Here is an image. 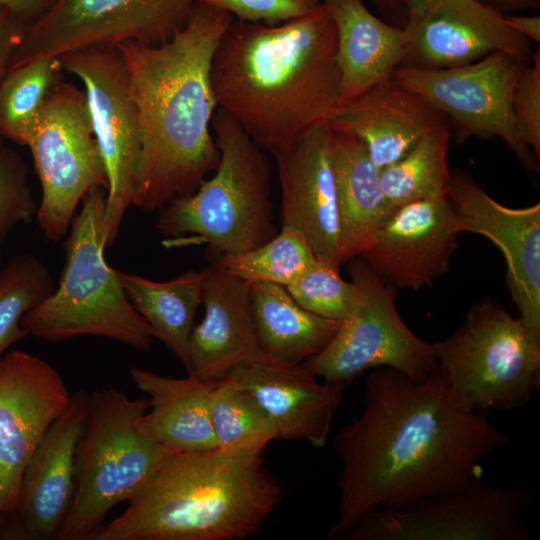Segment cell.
Listing matches in <instances>:
<instances>
[{"mask_svg": "<svg viewBox=\"0 0 540 540\" xmlns=\"http://www.w3.org/2000/svg\"><path fill=\"white\" fill-rule=\"evenodd\" d=\"M510 442L465 405L436 369L415 380L390 367L366 378L364 407L333 440L341 464L335 540L374 509H403L483 481L484 458Z\"/></svg>", "mask_w": 540, "mask_h": 540, "instance_id": "obj_1", "label": "cell"}, {"mask_svg": "<svg viewBox=\"0 0 540 540\" xmlns=\"http://www.w3.org/2000/svg\"><path fill=\"white\" fill-rule=\"evenodd\" d=\"M235 18L197 0L189 19L159 45L117 44L125 62L141 134L139 183L132 206L163 208L194 193L220 161L211 121L218 108L211 84L218 43Z\"/></svg>", "mask_w": 540, "mask_h": 540, "instance_id": "obj_2", "label": "cell"}, {"mask_svg": "<svg viewBox=\"0 0 540 540\" xmlns=\"http://www.w3.org/2000/svg\"><path fill=\"white\" fill-rule=\"evenodd\" d=\"M219 109L265 151L325 123L337 106L336 30L324 4L278 25L234 19L211 67Z\"/></svg>", "mask_w": 540, "mask_h": 540, "instance_id": "obj_3", "label": "cell"}, {"mask_svg": "<svg viewBox=\"0 0 540 540\" xmlns=\"http://www.w3.org/2000/svg\"><path fill=\"white\" fill-rule=\"evenodd\" d=\"M282 494L263 452L173 453L92 540H239L262 528Z\"/></svg>", "mask_w": 540, "mask_h": 540, "instance_id": "obj_4", "label": "cell"}, {"mask_svg": "<svg viewBox=\"0 0 540 540\" xmlns=\"http://www.w3.org/2000/svg\"><path fill=\"white\" fill-rule=\"evenodd\" d=\"M106 197L105 187H95L83 198L65 241L59 284L24 314L21 326L46 341L101 336L145 351L153 332L128 299L120 271L104 256Z\"/></svg>", "mask_w": 540, "mask_h": 540, "instance_id": "obj_5", "label": "cell"}, {"mask_svg": "<svg viewBox=\"0 0 540 540\" xmlns=\"http://www.w3.org/2000/svg\"><path fill=\"white\" fill-rule=\"evenodd\" d=\"M211 129L220 152L214 175L160 209L158 232L176 242L191 235L212 255L254 249L278 233L271 202L272 163L241 126L217 108Z\"/></svg>", "mask_w": 540, "mask_h": 540, "instance_id": "obj_6", "label": "cell"}, {"mask_svg": "<svg viewBox=\"0 0 540 540\" xmlns=\"http://www.w3.org/2000/svg\"><path fill=\"white\" fill-rule=\"evenodd\" d=\"M148 399L104 387L89 395L74 495L55 539L92 540L110 510L142 489L173 454L139 426Z\"/></svg>", "mask_w": 540, "mask_h": 540, "instance_id": "obj_7", "label": "cell"}, {"mask_svg": "<svg viewBox=\"0 0 540 540\" xmlns=\"http://www.w3.org/2000/svg\"><path fill=\"white\" fill-rule=\"evenodd\" d=\"M454 394L480 412L525 406L540 385V330L495 301L475 304L446 338L431 343Z\"/></svg>", "mask_w": 540, "mask_h": 540, "instance_id": "obj_8", "label": "cell"}, {"mask_svg": "<svg viewBox=\"0 0 540 540\" xmlns=\"http://www.w3.org/2000/svg\"><path fill=\"white\" fill-rule=\"evenodd\" d=\"M356 296L330 343L301 365L322 381L346 386L368 370L390 367L415 380L437 369L431 343L399 316L394 286L360 256L348 267Z\"/></svg>", "mask_w": 540, "mask_h": 540, "instance_id": "obj_9", "label": "cell"}, {"mask_svg": "<svg viewBox=\"0 0 540 540\" xmlns=\"http://www.w3.org/2000/svg\"><path fill=\"white\" fill-rule=\"evenodd\" d=\"M24 146L41 184L38 224L48 240L58 241L86 194L108 187L85 92L73 83L56 82Z\"/></svg>", "mask_w": 540, "mask_h": 540, "instance_id": "obj_10", "label": "cell"}, {"mask_svg": "<svg viewBox=\"0 0 540 540\" xmlns=\"http://www.w3.org/2000/svg\"><path fill=\"white\" fill-rule=\"evenodd\" d=\"M62 69L84 87L92 127L108 180L104 218L106 247L117 240L137 191L141 134L125 62L116 45L96 44L59 56Z\"/></svg>", "mask_w": 540, "mask_h": 540, "instance_id": "obj_11", "label": "cell"}, {"mask_svg": "<svg viewBox=\"0 0 540 540\" xmlns=\"http://www.w3.org/2000/svg\"><path fill=\"white\" fill-rule=\"evenodd\" d=\"M532 497L481 481L403 509L371 510L335 540H528Z\"/></svg>", "mask_w": 540, "mask_h": 540, "instance_id": "obj_12", "label": "cell"}, {"mask_svg": "<svg viewBox=\"0 0 540 540\" xmlns=\"http://www.w3.org/2000/svg\"><path fill=\"white\" fill-rule=\"evenodd\" d=\"M527 64L502 52L450 68L398 66L391 79L415 92L455 124L459 136L498 137L528 174L540 162L523 142L512 114V96Z\"/></svg>", "mask_w": 540, "mask_h": 540, "instance_id": "obj_13", "label": "cell"}, {"mask_svg": "<svg viewBox=\"0 0 540 540\" xmlns=\"http://www.w3.org/2000/svg\"><path fill=\"white\" fill-rule=\"evenodd\" d=\"M196 1L54 0L28 28L9 69L96 44H162L184 28Z\"/></svg>", "mask_w": 540, "mask_h": 540, "instance_id": "obj_14", "label": "cell"}, {"mask_svg": "<svg viewBox=\"0 0 540 540\" xmlns=\"http://www.w3.org/2000/svg\"><path fill=\"white\" fill-rule=\"evenodd\" d=\"M70 398L41 357L12 350L0 358V521L15 512L25 469Z\"/></svg>", "mask_w": 540, "mask_h": 540, "instance_id": "obj_15", "label": "cell"}, {"mask_svg": "<svg viewBox=\"0 0 540 540\" xmlns=\"http://www.w3.org/2000/svg\"><path fill=\"white\" fill-rule=\"evenodd\" d=\"M460 233L448 196L413 201L389 213L360 257L387 283L419 290L449 271Z\"/></svg>", "mask_w": 540, "mask_h": 540, "instance_id": "obj_16", "label": "cell"}, {"mask_svg": "<svg viewBox=\"0 0 540 540\" xmlns=\"http://www.w3.org/2000/svg\"><path fill=\"white\" fill-rule=\"evenodd\" d=\"M407 45L401 65L450 68L505 53L530 63L532 43L513 31L504 14L479 0H440L404 27Z\"/></svg>", "mask_w": 540, "mask_h": 540, "instance_id": "obj_17", "label": "cell"}, {"mask_svg": "<svg viewBox=\"0 0 540 540\" xmlns=\"http://www.w3.org/2000/svg\"><path fill=\"white\" fill-rule=\"evenodd\" d=\"M448 198L461 218L462 231L485 236L503 253L507 283L521 320L540 330V203L504 206L465 172H451Z\"/></svg>", "mask_w": 540, "mask_h": 540, "instance_id": "obj_18", "label": "cell"}, {"mask_svg": "<svg viewBox=\"0 0 540 540\" xmlns=\"http://www.w3.org/2000/svg\"><path fill=\"white\" fill-rule=\"evenodd\" d=\"M89 395H71L64 411L47 430L22 479L20 497L8 538L50 540L64 521L75 489L76 453L84 432Z\"/></svg>", "mask_w": 540, "mask_h": 540, "instance_id": "obj_19", "label": "cell"}, {"mask_svg": "<svg viewBox=\"0 0 540 540\" xmlns=\"http://www.w3.org/2000/svg\"><path fill=\"white\" fill-rule=\"evenodd\" d=\"M281 188V225L300 232L316 257L340 261L330 131L319 125L273 150Z\"/></svg>", "mask_w": 540, "mask_h": 540, "instance_id": "obj_20", "label": "cell"}, {"mask_svg": "<svg viewBox=\"0 0 540 540\" xmlns=\"http://www.w3.org/2000/svg\"><path fill=\"white\" fill-rule=\"evenodd\" d=\"M202 273L205 313L190 336L184 364L187 374L220 380L240 365L270 359L256 335L250 283L213 261Z\"/></svg>", "mask_w": 540, "mask_h": 540, "instance_id": "obj_21", "label": "cell"}, {"mask_svg": "<svg viewBox=\"0 0 540 540\" xmlns=\"http://www.w3.org/2000/svg\"><path fill=\"white\" fill-rule=\"evenodd\" d=\"M226 377L247 390L272 419L280 440L326 445L345 386L328 383L301 364L272 359L234 368Z\"/></svg>", "mask_w": 540, "mask_h": 540, "instance_id": "obj_22", "label": "cell"}, {"mask_svg": "<svg viewBox=\"0 0 540 540\" xmlns=\"http://www.w3.org/2000/svg\"><path fill=\"white\" fill-rule=\"evenodd\" d=\"M445 121L448 118L421 96L390 79L335 107L324 125L360 140L382 169Z\"/></svg>", "mask_w": 540, "mask_h": 540, "instance_id": "obj_23", "label": "cell"}, {"mask_svg": "<svg viewBox=\"0 0 540 540\" xmlns=\"http://www.w3.org/2000/svg\"><path fill=\"white\" fill-rule=\"evenodd\" d=\"M336 30L340 89L337 106L391 79L401 65L407 33L371 13L363 0H322ZM336 106V107H337Z\"/></svg>", "mask_w": 540, "mask_h": 540, "instance_id": "obj_24", "label": "cell"}, {"mask_svg": "<svg viewBox=\"0 0 540 540\" xmlns=\"http://www.w3.org/2000/svg\"><path fill=\"white\" fill-rule=\"evenodd\" d=\"M129 375L148 396V409L139 420L148 436L173 453L217 449L209 398L218 380L169 377L141 367L130 368Z\"/></svg>", "mask_w": 540, "mask_h": 540, "instance_id": "obj_25", "label": "cell"}, {"mask_svg": "<svg viewBox=\"0 0 540 540\" xmlns=\"http://www.w3.org/2000/svg\"><path fill=\"white\" fill-rule=\"evenodd\" d=\"M329 131L342 264L370 247L388 213L380 169L364 144L352 135Z\"/></svg>", "mask_w": 540, "mask_h": 540, "instance_id": "obj_26", "label": "cell"}, {"mask_svg": "<svg viewBox=\"0 0 540 540\" xmlns=\"http://www.w3.org/2000/svg\"><path fill=\"white\" fill-rule=\"evenodd\" d=\"M250 295L259 344L274 361L300 365L321 352L340 327V321L301 307L282 285L250 283Z\"/></svg>", "mask_w": 540, "mask_h": 540, "instance_id": "obj_27", "label": "cell"}, {"mask_svg": "<svg viewBox=\"0 0 540 540\" xmlns=\"http://www.w3.org/2000/svg\"><path fill=\"white\" fill-rule=\"evenodd\" d=\"M125 293L155 338L184 366L194 319L202 304L203 273L188 270L167 282L120 272Z\"/></svg>", "mask_w": 540, "mask_h": 540, "instance_id": "obj_28", "label": "cell"}, {"mask_svg": "<svg viewBox=\"0 0 540 540\" xmlns=\"http://www.w3.org/2000/svg\"><path fill=\"white\" fill-rule=\"evenodd\" d=\"M449 121L436 126L400 159L380 169L387 213L418 200L447 196L451 184L448 166Z\"/></svg>", "mask_w": 540, "mask_h": 540, "instance_id": "obj_29", "label": "cell"}, {"mask_svg": "<svg viewBox=\"0 0 540 540\" xmlns=\"http://www.w3.org/2000/svg\"><path fill=\"white\" fill-rule=\"evenodd\" d=\"M209 410L217 448L235 452H263L278 439L266 411L244 388L228 377L217 381L209 398Z\"/></svg>", "mask_w": 540, "mask_h": 540, "instance_id": "obj_30", "label": "cell"}, {"mask_svg": "<svg viewBox=\"0 0 540 540\" xmlns=\"http://www.w3.org/2000/svg\"><path fill=\"white\" fill-rule=\"evenodd\" d=\"M59 57L29 60L8 70L0 84V136L24 145L44 106L60 80Z\"/></svg>", "mask_w": 540, "mask_h": 540, "instance_id": "obj_31", "label": "cell"}, {"mask_svg": "<svg viewBox=\"0 0 540 540\" xmlns=\"http://www.w3.org/2000/svg\"><path fill=\"white\" fill-rule=\"evenodd\" d=\"M316 256L297 230L281 227L268 242L248 251L212 255V261L229 274L249 283H273L287 287L300 279Z\"/></svg>", "mask_w": 540, "mask_h": 540, "instance_id": "obj_32", "label": "cell"}, {"mask_svg": "<svg viewBox=\"0 0 540 540\" xmlns=\"http://www.w3.org/2000/svg\"><path fill=\"white\" fill-rule=\"evenodd\" d=\"M54 288L51 271L32 254H17L0 269V358L28 335L22 317Z\"/></svg>", "mask_w": 540, "mask_h": 540, "instance_id": "obj_33", "label": "cell"}, {"mask_svg": "<svg viewBox=\"0 0 540 540\" xmlns=\"http://www.w3.org/2000/svg\"><path fill=\"white\" fill-rule=\"evenodd\" d=\"M339 266L333 260L316 257L311 268L286 289L304 309L342 322L353 306L356 290L352 282L342 279Z\"/></svg>", "mask_w": 540, "mask_h": 540, "instance_id": "obj_34", "label": "cell"}, {"mask_svg": "<svg viewBox=\"0 0 540 540\" xmlns=\"http://www.w3.org/2000/svg\"><path fill=\"white\" fill-rule=\"evenodd\" d=\"M25 161L0 136V259L9 234L37 213Z\"/></svg>", "mask_w": 540, "mask_h": 540, "instance_id": "obj_35", "label": "cell"}, {"mask_svg": "<svg viewBox=\"0 0 540 540\" xmlns=\"http://www.w3.org/2000/svg\"><path fill=\"white\" fill-rule=\"evenodd\" d=\"M512 114L523 142L540 160V50L524 66L512 96Z\"/></svg>", "mask_w": 540, "mask_h": 540, "instance_id": "obj_36", "label": "cell"}, {"mask_svg": "<svg viewBox=\"0 0 540 540\" xmlns=\"http://www.w3.org/2000/svg\"><path fill=\"white\" fill-rule=\"evenodd\" d=\"M236 20L278 25L316 10L322 0H204Z\"/></svg>", "mask_w": 540, "mask_h": 540, "instance_id": "obj_37", "label": "cell"}, {"mask_svg": "<svg viewBox=\"0 0 540 540\" xmlns=\"http://www.w3.org/2000/svg\"><path fill=\"white\" fill-rule=\"evenodd\" d=\"M33 22L0 2V84L10 68L14 53Z\"/></svg>", "mask_w": 540, "mask_h": 540, "instance_id": "obj_38", "label": "cell"}, {"mask_svg": "<svg viewBox=\"0 0 540 540\" xmlns=\"http://www.w3.org/2000/svg\"><path fill=\"white\" fill-rule=\"evenodd\" d=\"M506 24L531 43L540 42V17L537 15L504 14Z\"/></svg>", "mask_w": 540, "mask_h": 540, "instance_id": "obj_39", "label": "cell"}, {"mask_svg": "<svg viewBox=\"0 0 540 540\" xmlns=\"http://www.w3.org/2000/svg\"><path fill=\"white\" fill-rule=\"evenodd\" d=\"M383 20L404 28L408 22L407 12L400 0H369Z\"/></svg>", "mask_w": 540, "mask_h": 540, "instance_id": "obj_40", "label": "cell"}, {"mask_svg": "<svg viewBox=\"0 0 540 540\" xmlns=\"http://www.w3.org/2000/svg\"><path fill=\"white\" fill-rule=\"evenodd\" d=\"M0 2L35 21L50 8L54 0H0Z\"/></svg>", "mask_w": 540, "mask_h": 540, "instance_id": "obj_41", "label": "cell"}, {"mask_svg": "<svg viewBox=\"0 0 540 540\" xmlns=\"http://www.w3.org/2000/svg\"><path fill=\"white\" fill-rule=\"evenodd\" d=\"M480 2L493 7L503 14H513L515 12L538 9L540 0H479Z\"/></svg>", "mask_w": 540, "mask_h": 540, "instance_id": "obj_42", "label": "cell"}, {"mask_svg": "<svg viewBox=\"0 0 540 540\" xmlns=\"http://www.w3.org/2000/svg\"><path fill=\"white\" fill-rule=\"evenodd\" d=\"M403 4L408 20L418 17L432 8L440 0H400Z\"/></svg>", "mask_w": 540, "mask_h": 540, "instance_id": "obj_43", "label": "cell"}]
</instances>
